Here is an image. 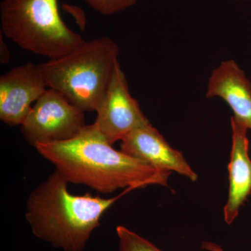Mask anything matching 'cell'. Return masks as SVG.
I'll use <instances>...</instances> for the list:
<instances>
[{
  "instance_id": "14",
  "label": "cell",
  "mask_w": 251,
  "mask_h": 251,
  "mask_svg": "<svg viewBox=\"0 0 251 251\" xmlns=\"http://www.w3.org/2000/svg\"><path fill=\"white\" fill-rule=\"evenodd\" d=\"M202 249L207 251H226L216 243L210 242H203Z\"/></svg>"
},
{
  "instance_id": "6",
  "label": "cell",
  "mask_w": 251,
  "mask_h": 251,
  "mask_svg": "<svg viewBox=\"0 0 251 251\" xmlns=\"http://www.w3.org/2000/svg\"><path fill=\"white\" fill-rule=\"evenodd\" d=\"M96 112L97 119L94 124L112 145L133 130L151 124L144 115L138 100L130 94L120 62Z\"/></svg>"
},
{
  "instance_id": "1",
  "label": "cell",
  "mask_w": 251,
  "mask_h": 251,
  "mask_svg": "<svg viewBox=\"0 0 251 251\" xmlns=\"http://www.w3.org/2000/svg\"><path fill=\"white\" fill-rule=\"evenodd\" d=\"M34 148L68 182L99 193L153 185L168 187L172 174L115 150L94 124L86 126L72 139L38 144Z\"/></svg>"
},
{
  "instance_id": "4",
  "label": "cell",
  "mask_w": 251,
  "mask_h": 251,
  "mask_svg": "<svg viewBox=\"0 0 251 251\" xmlns=\"http://www.w3.org/2000/svg\"><path fill=\"white\" fill-rule=\"evenodd\" d=\"M0 13L1 32L37 55L59 58L85 42L62 21L58 0H4Z\"/></svg>"
},
{
  "instance_id": "10",
  "label": "cell",
  "mask_w": 251,
  "mask_h": 251,
  "mask_svg": "<svg viewBox=\"0 0 251 251\" xmlns=\"http://www.w3.org/2000/svg\"><path fill=\"white\" fill-rule=\"evenodd\" d=\"M206 96L222 99L233 117L251 130V81L235 61H224L211 72Z\"/></svg>"
},
{
  "instance_id": "3",
  "label": "cell",
  "mask_w": 251,
  "mask_h": 251,
  "mask_svg": "<svg viewBox=\"0 0 251 251\" xmlns=\"http://www.w3.org/2000/svg\"><path fill=\"white\" fill-rule=\"evenodd\" d=\"M120 49L109 37L84 43L62 57L39 64L46 85L82 111H96L119 62Z\"/></svg>"
},
{
  "instance_id": "13",
  "label": "cell",
  "mask_w": 251,
  "mask_h": 251,
  "mask_svg": "<svg viewBox=\"0 0 251 251\" xmlns=\"http://www.w3.org/2000/svg\"><path fill=\"white\" fill-rule=\"evenodd\" d=\"M0 62L1 64H7L10 60V52L6 43L2 38V34H0Z\"/></svg>"
},
{
  "instance_id": "5",
  "label": "cell",
  "mask_w": 251,
  "mask_h": 251,
  "mask_svg": "<svg viewBox=\"0 0 251 251\" xmlns=\"http://www.w3.org/2000/svg\"><path fill=\"white\" fill-rule=\"evenodd\" d=\"M84 113L62 94L49 88L33 105L21 131L31 146L66 141L87 126Z\"/></svg>"
},
{
  "instance_id": "7",
  "label": "cell",
  "mask_w": 251,
  "mask_h": 251,
  "mask_svg": "<svg viewBox=\"0 0 251 251\" xmlns=\"http://www.w3.org/2000/svg\"><path fill=\"white\" fill-rule=\"evenodd\" d=\"M49 87L39 65L28 62L0 77V120L7 125H22L34 102Z\"/></svg>"
},
{
  "instance_id": "12",
  "label": "cell",
  "mask_w": 251,
  "mask_h": 251,
  "mask_svg": "<svg viewBox=\"0 0 251 251\" xmlns=\"http://www.w3.org/2000/svg\"><path fill=\"white\" fill-rule=\"evenodd\" d=\"M90 7L103 16H111L131 7L137 0H85Z\"/></svg>"
},
{
  "instance_id": "8",
  "label": "cell",
  "mask_w": 251,
  "mask_h": 251,
  "mask_svg": "<svg viewBox=\"0 0 251 251\" xmlns=\"http://www.w3.org/2000/svg\"><path fill=\"white\" fill-rule=\"evenodd\" d=\"M121 151L161 171L177 173L191 181L198 176L181 151L175 150L150 125L130 132L121 140Z\"/></svg>"
},
{
  "instance_id": "9",
  "label": "cell",
  "mask_w": 251,
  "mask_h": 251,
  "mask_svg": "<svg viewBox=\"0 0 251 251\" xmlns=\"http://www.w3.org/2000/svg\"><path fill=\"white\" fill-rule=\"evenodd\" d=\"M232 130V148L228 164L229 192L224 206V221L231 225L235 221L251 196V158L249 155L250 142L248 138V128L232 116L230 119Z\"/></svg>"
},
{
  "instance_id": "11",
  "label": "cell",
  "mask_w": 251,
  "mask_h": 251,
  "mask_svg": "<svg viewBox=\"0 0 251 251\" xmlns=\"http://www.w3.org/2000/svg\"><path fill=\"white\" fill-rule=\"evenodd\" d=\"M116 232L119 239V251H163L125 226H117Z\"/></svg>"
},
{
  "instance_id": "2",
  "label": "cell",
  "mask_w": 251,
  "mask_h": 251,
  "mask_svg": "<svg viewBox=\"0 0 251 251\" xmlns=\"http://www.w3.org/2000/svg\"><path fill=\"white\" fill-rule=\"evenodd\" d=\"M68 184L54 170L29 196L26 220L33 234L52 247L64 251H82L104 213L132 190L126 189L110 198L88 193L76 196L69 193Z\"/></svg>"
}]
</instances>
